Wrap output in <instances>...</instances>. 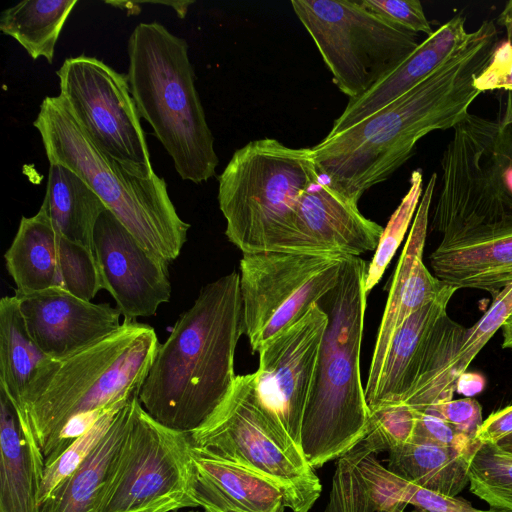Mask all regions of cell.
Returning a JSON list of instances; mask_svg holds the SVG:
<instances>
[{
	"label": "cell",
	"instance_id": "1",
	"mask_svg": "<svg viewBox=\"0 0 512 512\" xmlns=\"http://www.w3.org/2000/svg\"><path fill=\"white\" fill-rule=\"evenodd\" d=\"M496 24L485 20L450 61L412 89L349 129L312 147L320 174L358 203L387 180L435 130L452 129L481 94L474 80L499 43Z\"/></svg>",
	"mask_w": 512,
	"mask_h": 512
},
{
	"label": "cell",
	"instance_id": "2",
	"mask_svg": "<svg viewBox=\"0 0 512 512\" xmlns=\"http://www.w3.org/2000/svg\"><path fill=\"white\" fill-rule=\"evenodd\" d=\"M244 334L240 274L202 287L159 345L139 391L143 409L185 433L200 427L230 390L237 343Z\"/></svg>",
	"mask_w": 512,
	"mask_h": 512
},
{
	"label": "cell",
	"instance_id": "3",
	"mask_svg": "<svg viewBox=\"0 0 512 512\" xmlns=\"http://www.w3.org/2000/svg\"><path fill=\"white\" fill-rule=\"evenodd\" d=\"M159 345L152 326L124 319L106 337L40 368L13 407L44 463L69 421L121 408L139 395Z\"/></svg>",
	"mask_w": 512,
	"mask_h": 512
},
{
	"label": "cell",
	"instance_id": "4",
	"mask_svg": "<svg viewBox=\"0 0 512 512\" xmlns=\"http://www.w3.org/2000/svg\"><path fill=\"white\" fill-rule=\"evenodd\" d=\"M33 126L49 164L63 165L83 179L150 254L167 264L177 259L190 225L178 215L152 165L123 161L103 150L60 95L43 99Z\"/></svg>",
	"mask_w": 512,
	"mask_h": 512
},
{
	"label": "cell",
	"instance_id": "5",
	"mask_svg": "<svg viewBox=\"0 0 512 512\" xmlns=\"http://www.w3.org/2000/svg\"><path fill=\"white\" fill-rule=\"evenodd\" d=\"M368 264L349 255L337 285L319 305L328 315L316 381L301 427L302 453L313 469L362 440L371 412L360 373Z\"/></svg>",
	"mask_w": 512,
	"mask_h": 512
},
{
	"label": "cell",
	"instance_id": "6",
	"mask_svg": "<svg viewBox=\"0 0 512 512\" xmlns=\"http://www.w3.org/2000/svg\"><path fill=\"white\" fill-rule=\"evenodd\" d=\"M320 176L312 148L263 138L237 149L218 178L228 240L243 254L320 253L298 220L301 197Z\"/></svg>",
	"mask_w": 512,
	"mask_h": 512
},
{
	"label": "cell",
	"instance_id": "7",
	"mask_svg": "<svg viewBox=\"0 0 512 512\" xmlns=\"http://www.w3.org/2000/svg\"><path fill=\"white\" fill-rule=\"evenodd\" d=\"M127 51L126 76L140 118L150 124L181 179L206 182L215 175L218 157L186 40L158 22L139 23Z\"/></svg>",
	"mask_w": 512,
	"mask_h": 512
},
{
	"label": "cell",
	"instance_id": "8",
	"mask_svg": "<svg viewBox=\"0 0 512 512\" xmlns=\"http://www.w3.org/2000/svg\"><path fill=\"white\" fill-rule=\"evenodd\" d=\"M452 130L431 221L442 239L512 216V128L468 113Z\"/></svg>",
	"mask_w": 512,
	"mask_h": 512
},
{
	"label": "cell",
	"instance_id": "9",
	"mask_svg": "<svg viewBox=\"0 0 512 512\" xmlns=\"http://www.w3.org/2000/svg\"><path fill=\"white\" fill-rule=\"evenodd\" d=\"M194 446L254 471L276 484L292 512H309L321 483L302 451L264 413L255 372L237 375L218 407L189 433Z\"/></svg>",
	"mask_w": 512,
	"mask_h": 512
},
{
	"label": "cell",
	"instance_id": "10",
	"mask_svg": "<svg viewBox=\"0 0 512 512\" xmlns=\"http://www.w3.org/2000/svg\"><path fill=\"white\" fill-rule=\"evenodd\" d=\"M338 89L356 99L419 45L418 34L386 21L361 1L292 0Z\"/></svg>",
	"mask_w": 512,
	"mask_h": 512
},
{
	"label": "cell",
	"instance_id": "11",
	"mask_svg": "<svg viewBox=\"0 0 512 512\" xmlns=\"http://www.w3.org/2000/svg\"><path fill=\"white\" fill-rule=\"evenodd\" d=\"M348 256L293 252L243 254L239 274L244 334L253 353L299 320L337 285Z\"/></svg>",
	"mask_w": 512,
	"mask_h": 512
},
{
	"label": "cell",
	"instance_id": "12",
	"mask_svg": "<svg viewBox=\"0 0 512 512\" xmlns=\"http://www.w3.org/2000/svg\"><path fill=\"white\" fill-rule=\"evenodd\" d=\"M190 434L170 429L135 404L130 432L97 512H169L190 497Z\"/></svg>",
	"mask_w": 512,
	"mask_h": 512
},
{
	"label": "cell",
	"instance_id": "13",
	"mask_svg": "<svg viewBox=\"0 0 512 512\" xmlns=\"http://www.w3.org/2000/svg\"><path fill=\"white\" fill-rule=\"evenodd\" d=\"M56 73L59 95L103 150L123 161L152 165L126 75L83 54L67 58Z\"/></svg>",
	"mask_w": 512,
	"mask_h": 512
},
{
	"label": "cell",
	"instance_id": "14",
	"mask_svg": "<svg viewBox=\"0 0 512 512\" xmlns=\"http://www.w3.org/2000/svg\"><path fill=\"white\" fill-rule=\"evenodd\" d=\"M327 324V313L315 303L258 352L255 390L259 403L274 427L300 450L302 421L314 389Z\"/></svg>",
	"mask_w": 512,
	"mask_h": 512
},
{
	"label": "cell",
	"instance_id": "15",
	"mask_svg": "<svg viewBox=\"0 0 512 512\" xmlns=\"http://www.w3.org/2000/svg\"><path fill=\"white\" fill-rule=\"evenodd\" d=\"M458 289L441 294L412 314L398 329L373 390L366 395L370 411L402 403L422 391L457 354L467 329L447 313Z\"/></svg>",
	"mask_w": 512,
	"mask_h": 512
},
{
	"label": "cell",
	"instance_id": "16",
	"mask_svg": "<svg viewBox=\"0 0 512 512\" xmlns=\"http://www.w3.org/2000/svg\"><path fill=\"white\" fill-rule=\"evenodd\" d=\"M4 259L18 294L62 289L91 301L103 289L94 251L62 236L42 207L21 218Z\"/></svg>",
	"mask_w": 512,
	"mask_h": 512
},
{
	"label": "cell",
	"instance_id": "17",
	"mask_svg": "<svg viewBox=\"0 0 512 512\" xmlns=\"http://www.w3.org/2000/svg\"><path fill=\"white\" fill-rule=\"evenodd\" d=\"M93 248L103 289L125 320L153 316L169 302L168 264L145 250L107 208L96 222Z\"/></svg>",
	"mask_w": 512,
	"mask_h": 512
},
{
	"label": "cell",
	"instance_id": "18",
	"mask_svg": "<svg viewBox=\"0 0 512 512\" xmlns=\"http://www.w3.org/2000/svg\"><path fill=\"white\" fill-rule=\"evenodd\" d=\"M27 330L50 358L72 354L116 331L121 313L62 289L15 293Z\"/></svg>",
	"mask_w": 512,
	"mask_h": 512
},
{
	"label": "cell",
	"instance_id": "19",
	"mask_svg": "<svg viewBox=\"0 0 512 512\" xmlns=\"http://www.w3.org/2000/svg\"><path fill=\"white\" fill-rule=\"evenodd\" d=\"M436 182L437 174L433 173L424 188L393 275L365 385V397L376 385L386 353L398 329L412 314L436 299L448 285L432 274L423 262Z\"/></svg>",
	"mask_w": 512,
	"mask_h": 512
},
{
	"label": "cell",
	"instance_id": "20",
	"mask_svg": "<svg viewBox=\"0 0 512 512\" xmlns=\"http://www.w3.org/2000/svg\"><path fill=\"white\" fill-rule=\"evenodd\" d=\"M429 260L444 283L494 298L512 281V216L442 239Z\"/></svg>",
	"mask_w": 512,
	"mask_h": 512
},
{
	"label": "cell",
	"instance_id": "21",
	"mask_svg": "<svg viewBox=\"0 0 512 512\" xmlns=\"http://www.w3.org/2000/svg\"><path fill=\"white\" fill-rule=\"evenodd\" d=\"M466 18L457 15L419 43L394 70L362 96L348 101L326 137H333L388 105L456 56L471 40Z\"/></svg>",
	"mask_w": 512,
	"mask_h": 512
},
{
	"label": "cell",
	"instance_id": "22",
	"mask_svg": "<svg viewBox=\"0 0 512 512\" xmlns=\"http://www.w3.org/2000/svg\"><path fill=\"white\" fill-rule=\"evenodd\" d=\"M189 492L206 512H284L283 491L266 477L191 444Z\"/></svg>",
	"mask_w": 512,
	"mask_h": 512
},
{
	"label": "cell",
	"instance_id": "23",
	"mask_svg": "<svg viewBox=\"0 0 512 512\" xmlns=\"http://www.w3.org/2000/svg\"><path fill=\"white\" fill-rule=\"evenodd\" d=\"M298 220L301 234L320 253L360 257L376 250L384 230L322 175L302 195Z\"/></svg>",
	"mask_w": 512,
	"mask_h": 512
},
{
	"label": "cell",
	"instance_id": "24",
	"mask_svg": "<svg viewBox=\"0 0 512 512\" xmlns=\"http://www.w3.org/2000/svg\"><path fill=\"white\" fill-rule=\"evenodd\" d=\"M376 455L362 439L337 459L324 512H405L407 481Z\"/></svg>",
	"mask_w": 512,
	"mask_h": 512
},
{
	"label": "cell",
	"instance_id": "25",
	"mask_svg": "<svg viewBox=\"0 0 512 512\" xmlns=\"http://www.w3.org/2000/svg\"><path fill=\"white\" fill-rule=\"evenodd\" d=\"M138 395L118 410L94 450L40 505L39 512H97L118 468Z\"/></svg>",
	"mask_w": 512,
	"mask_h": 512
},
{
	"label": "cell",
	"instance_id": "26",
	"mask_svg": "<svg viewBox=\"0 0 512 512\" xmlns=\"http://www.w3.org/2000/svg\"><path fill=\"white\" fill-rule=\"evenodd\" d=\"M38 446L22 430L17 413L0 391V512H39L44 471Z\"/></svg>",
	"mask_w": 512,
	"mask_h": 512
},
{
	"label": "cell",
	"instance_id": "27",
	"mask_svg": "<svg viewBox=\"0 0 512 512\" xmlns=\"http://www.w3.org/2000/svg\"><path fill=\"white\" fill-rule=\"evenodd\" d=\"M388 453L389 471L426 490L455 497L469 484L472 454L416 436Z\"/></svg>",
	"mask_w": 512,
	"mask_h": 512
},
{
	"label": "cell",
	"instance_id": "28",
	"mask_svg": "<svg viewBox=\"0 0 512 512\" xmlns=\"http://www.w3.org/2000/svg\"><path fill=\"white\" fill-rule=\"evenodd\" d=\"M41 207L62 236L94 251V228L106 206L75 172L50 164Z\"/></svg>",
	"mask_w": 512,
	"mask_h": 512
},
{
	"label": "cell",
	"instance_id": "29",
	"mask_svg": "<svg viewBox=\"0 0 512 512\" xmlns=\"http://www.w3.org/2000/svg\"><path fill=\"white\" fill-rule=\"evenodd\" d=\"M50 359L30 336L15 295L0 300V391L16 406Z\"/></svg>",
	"mask_w": 512,
	"mask_h": 512
},
{
	"label": "cell",
	"instance_id": "30",
	"mask_svg": "<svg viewBox=\"0 0 512 512\" xmlns=\"http://www.w3.org/2000/svg\"><path fill=\"white\" fill-rule=\"evenodd\" d=\"M511 314L512 281L493 298L491 306L483 316L467 329L463 343L450 363L427 387L403 403L413 409L422 410L452 400L460 377Z\"/></svg>",
	"mask_w": 512,
	"mask_h": 512
},
{
	"label": "cell",
	"instance_id": "31",
	"mask_svg": "<svg viewBox=\"0 0 512 512\" xmlns=\"http://www.w3.org/2000/svg\"><path fill=\"white\" fill-rule=\"evenodd\" d=\"M77 0H27L0 16V31L14 38L36 60L53 62L55 46Z\"/></svg>",
	"mask_w": 512,
	"mask_h": 512
},
{
	"label": "cell",
	"instance_id": "32",
	"mask_svg": "<svg viewBox=\"0 0 512 512\" xmlns=\"http://www.w3.org/2000/svg\"><path fill=\"white\" fill-rule=\"evenodd\" d=\"M469 485L491 508L512 511V454L479 442L470 457Z\"/></svg>",
	"mask_w": 512,
	"mask_h": 512
},
{
	"label": "cell",
	"instance_id": "33",
	"mask_svg": "<svg viewBox=\"0 0 512 512\" xmlns=\"http://www.w3.org/2000/svg\"><path fill=\"white\" fill-rule=\"evenodd\" d=\"M410 186L400 204L391 215L383 230L371 262L367 266L365 288L367 294L379 283L387 266L401 244L413 216H415L424 191L423 173L416 169L411 173Z\"/></svg>",
	"mask_w": 512,
	"mask_h": 512
},
{
	"label": "cell",
	"instance_id": "34",
	"mask_svg": "<svg viewBox=\"0 0 512 512\" xmlns=\"http://www.w3.org/2000/svg\"><path fill=\"white\" fill-rule=\"evenodd\" d=\"M122 408V407H121ZM120 408L103 414L95 424L71 445L50 465L44 467L38 502L41 505L51 492L70 476L107 433L115 414Z\"/></svg>",
	"mask_w": 512,
	"mask_h": 512
},
{
	"label": "cell",
	"instance_id": "35",
	"mask_svg": "<svg viewBox=\"0 0 512 512\" xmlns=\"http://www.w3.org/2000/svg\"><path fill=\"white\" fill-rule=\"evenodd\" d=\"M370 425L363 438L378 454L410 441L416 426V411L404 403L370 411Z\"/></svg>",
	"mask_w": 512,
	"mask_h": 512
},
{
	"label": "cell",
	"instance_id": "36",
	"mask_svg": "<svg viewBox=\"0 0 512 512\" xmlns=\"http://www.w3.org/2000/svg\"><path fill=\"white\" fill-rule=\"evenodd\" d=\"M362 5L388 22L427 37L434 30L418 0H361Z\"/></svg>",
	"mask_w": 512,
	"mask_h": 512
},
{
	"label": "cell",
	"instance_id": "37",
	"mask_svg": "<svg viewBox=\"0 0 512 512\" xmlns=\"http://www.w3.org/2000/svg\"><path fill=\"white\" fill-rule=\"evenodd\" d=\"M415 411L416 426L413 437L425 438L441 445L451 447L461 453H473L479 443L476 438L458 430L444 419L428 411Z\"/></svg>",
	"mask_w": 512,
	"mask_h": 512
},
{
	"label": "cell",
	"instance_id": "38",
	"mask_svg": "<svg viewBox=\"0 0 512 512\" xmlns=\"http://www.w3.org/2000/svg\"><path fill=\"white\" fill-rule=\"evenodd\" d=\"M481 93L494 90L512 92V43L499 41L488 64L474 80Z\"/></svg>",
	"mask_w": 512,
	"mask_h": 512
},
{
	"label": "cell",
	"instance_id": "39",
	"mask_svg": "<svg viewBox=\"0 0 512 512\" xmlns=\"http://www.w3.org/2000/svg\"><path fill=\"white\" fill-rule=\"evenodd\" d=\"M422 410L444 419L458 430L474 438H476L478 430L484 421L480 403L471 397L458 400L452 399Z\"/></svg>",
	"mask_w": 512,
	"mask_h": 512
},
{
	"label": "cell",
	"instance_id": "40",
	"mask_svg": "<svg viewBox=\"0 0 512 512\" xmlns=\"http://www.w3.org/2000/svg\"><path fill=\"white\" fill-rule=\"evenodd\" d=\"M405 501L415 509L426 512H512L491 507L488 510L477 509L457 496H444L409 482L406 484Z\"/></svg>",
	"mask_w": 512,
	"mask_h": 512
},
{
	"label": "cell",
	"instance_id": "41",
	"mask_svg": "<svg viewBox=\"0 0 512 512\" xmlns=\"http://www.w3.org/2000/svg\"><path fill=\"white\" fill-rule=\"evenodd\" d=\"M512 433V404L491 413L480 426L476 439L496 443Z\"/></svg>",
	"mask_w": 512,
	"mask_h": 512
},
{
	"label": "cell",
	"instance_id": "42",
	"mask_svg": "<svg viewBox=\"0 0 512 512\" xmlns=\"http://www.w3.org/2000/svg\"><path fill=\"white\" fill-rule=\"evenodd\" d=\"M496 22L505 29L506 39L512 43V0L504 5ZM500 123L505 127L512 128V92L507 93L503 117Z\"/></svg>",
	"mask_w": 512,
	"mask_h": 512
},
{
	"label": "cell",
	"instance_id": "43",
	"mask_svg": "<svg viewBox=\"0 0 512 512\" xmlns=\"http://www.w3.org/2000/svg\"><path fill=\"white\" fill-rule=\"evenodd\" d=\"M501 330L502 348L512 350V314L505 320Z\"/></svg>",
	"mask_w": 512,
	"mask_h": 512
},
{
	"label": "cell",
	"instance_id": "44",
	"mask_svg": "<svg viewBox=\"0 0 512 512\" xmlns=\"http://www.w3.org/2000/svg\"><path fill=\"white\" fill-rule=\"evenodd\" d=\"M495 444L498 446L500 450L512 454V433L503 437Z\"/></svg>",
	"mask_w": 512,
	"mask_h": 512
},
{
	"label": "cell",
	"instance_id": "45",
	"mask_svg": "<svg viewBox=\"0 0 512 512\" xmlns=\"http://www.w3.org/2000/svg\"><path fill=\"white\" fill-rule=\"evenodd\" d=\"M408 512H426V511H422V510H419V509H414V510H411V511H408Z\"/></svg>",
	"mask_w": 512,
	"mask_h": 512
},
{
	"label": "cell",
	"instance_id": "46",
	"mask_svg": "<svg viewBox=\"0 0 512 512\" xmlns=\"http://www.w3.org/2000/svg\"><path fill=\"white\" fill-rule=\"evenodd\" d=\"M141 512H152V511H141Z\"/></svg>",
	"mask_w": 512,
	"mask_h": 512
},
{
	"label": "cell",
	"instance_id": "47",
	"mask_svg": "<svg viewBox=\"0 0 512 512\" xmlns=\"http://www.w3.org/2000/svg\"><path fill=\"white\" fill-rule=\"evenodd\" d=\"M188 512H197V511H188Z\"/></svg>",
	"mask_w": 512,
	"mask_h": 512
}]
</instances>
